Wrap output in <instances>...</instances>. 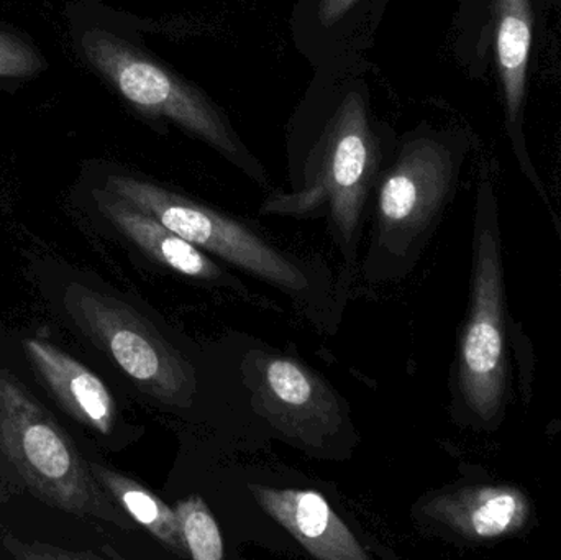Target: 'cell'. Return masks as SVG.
I'll return each instance as SVG.
<instances>
[{"mask_svg": "<svg viewBox=\"0 0 561 560\" xmlns=\"http://www.w3.org/2000/svg\"><path fill=\"white\" fill-rule=\"evenodd\" d=\"M0 449L46 505L125 532L135 528L134 519L99 485L88 457L65 427L5 370H0Z\"/></svg>", "mask_w": 561, "mask_h": 560, "instance_id": "6da1fadb", "label": "cell"}, {"mask_svg": "<svg viewBox=\"0 0 561 560\" xmlns=\"http://www.w3.org/2000/svg\"><path fill=\"white\" fill-rule=\"evenodd\" d=\"M381 145L365 98L350 92L310 157L306 181L294 193L276 194L263 214L307 217L323 214L348 262L355 260L363 210L379 173Z\"/></svg>", "mask_w": 561, "mask_h": 560, "instance_id": "7a4b0ae2", "label": "cell"}, {"mask_svg": "<svg viewBox=\"0 0 561 560\" xmlns=\"http://www.w3.org/2000/svg\"><path fill=\"white\" fill-rule=\"evenodd\" d=\"M59 309L69 328L105 355L138 390L167 407H187L196 375L183 355L125 299L92 283H62Z\"/></svg>", "mask_w": 561, "mask_h": 560, "instance_id": "3957f363", "label": "cell"}, {"mask_svg": "<svg viewBox=\"0 0 561 560\" xmlns=\"http://www.w3.org/2000/svg\"><path fill=\"white\" fill-rule=\"evenodd\" d=\"M105 190L150 214L203 252L213 253L284 292L309 288V278L300 266L239 220L160 184L127 174L108 176Z\"/></svg>", "mask_w": 561, "mask_h": 560, "instance_id": "277c9868", "label": "cell"}, {"mask_svg": "<svg viewBox=\"0 0 561 560\" xmlns=\"http://www.w3.org/2000/svg\"><path fill=\"white\" fill-rule=\"evenodd\" d=\"M84 48L91 61L135 107L174 122L220 153L245 164L232 128L193 85L108 33H88Z\"/></svg>", "mask_w": 561, "mask_h": 560, "instance_id": "5b68a950", "label": "cell"}, {"mask_svg": "<svg viewBox=\"0 0 561 560\" xmlns=\"http://www.w3.org/2000/svg\"><path fill=\"white\" fill-rule=\"evenodd\" d=\"M455 150L437 134L409 138L379 181L376 247L402 256L424 232L455 173Z\"/></svg>", "mask_w": 561, "mask_h": 560, "instance_id": "8992f818", "label": "cell"}, {"mask_svg": "<svg viewBox=\"0 0 561 560\" xmlns=\"http://www.w3.org/2000/svg\"><path fill=\"white\" fill-rule=\"evenodd\" d=\"M245 381L256 411L297 446L320 449L343 430L342 401L299 361L252 354L245 362Z\"/></svg>", "mask_w": 561, "mask_h": 560, "instance_id": "52a82bcc", "label": "cell"}, {"mask_svg": "<svg viewBox=\"0 0 561 560\" xmlns=\"http://www.w3.org/2000/svg\"><path fill=\"white\" fill-rule=\"evenodd\" d=\"M23 352L36 380L76 423L104 439L118 430V410L107 385L78 358L42 338H26Z\"/></svg>", "mask_w": 561, "mask_h": 560, "instance_id": "ba28073f", "label": "cell"}, {"mask_svg": "<svg viewBox=\"0 0 561 560\" xmlns=\"http://www.w3.org/2000/svg\"><path fill=\"white\" fill-rule=\"evenodd\" d=\"M461 381L470 403L486 413L500 391L503 338L500 331V270L483 236L478 260L474 302L461 348Z\"/></svg>", "mask_w": 561, "mask_h": 560, "instance_id": "9c48e42d", "label": "cell"}, {"mask_svg": "<svg viewBox=\"0 0 561 560\" xmlns=\"http://www.w3.org/2000/svg\"><path fill=\"white\" fill-rule=\"evenodd\" d=\"M263 512L283 526L312 558L368 560L346 523L333 512L322 493L313 490L249 485Z\"/></svg>", "mask_w": 561, "mask_h": 560, "instance_id": "30bf717a", "label": "cell"}, {"mask_svg": "<svg viewBox=\"0 0 561 560\" xmlns=\"http://www.w3.org/2000/svg\"><path fill=\"white\" fill-rule=\"evenodd\" d=\"M496 15L497 72L506 105L507 134L514 153L524 170L533 176L526 140H524V105H526L527 69L534 38V13L530 0H494Z\"/></svg>", "mask_w": 561, "mask_h": 560, "instance_id": "8fae6325", "label": "cell"}, {"mask_svg": "<svg viewBox=\"0 0 561 560\" xmlns=\"http://www.w3.org/2000/svg\"><path fill=\"white\" fill-rule=\"evenodd\" d=\"M94 197L98 209L114 229L158 265L201 282H217L222 276L219 266L203 250L186 242L150 214L105 187L95 191Z\"/></svg>", "mask_w": 561, "mask_h": 560, "instance_id": "7c38bea8", "label": "cell"}, {"mask_svg": "<svg viewBox=\"0 0 561 560\" xmlns=\"http://www.w3.org/2000/svg\"><path fill=\"white\" fill-rule=\"evenodd\" d=\"M88 460L92 476L98 480L99 485L134 519L135 525L147 529L174 555L187 558L173 508L130 477L111 469L99 460Z\"/></svg>", "mask_w": 561, "mask_h": 560, "instance_id": "4fadbf2b", "label": "cell"}, {"mask_svg": "<svg viewBox=\"0 0 561 560\" xmlns=\"http://www.w3.org/2000/svg\"><path fill=\"white\" fill-rule=\"evenodd\" d=\"M428 512L481 538H493L506 533L519 518L520 503L511 493H494L481 499L473 510L454 500L440 499L431 506Z\"/></svg>", "mask_w": 561, "mask_h": 560, "instance_id": "5bb4252c", "label": "cell"}, {"mask_svg": "<svg viewBox=\"0 0 561 560\" xmlns=\"http://www.w3.org/2000/svg\"><path fill=\"white\" fill-rule=\"evenodd\" d=\"M181 538L187 558L194 560H222L224 539L216 518L201 496L181 500L176 508Z\"/></svg>", "mask_w": 561, "mask_h": 560, "instance_id": "9a60e30c", "label": "cell"}, {"mask_svg": "<svg viewBox=\"0 0 561 560\" xmlns=\"http://www.w3.org/2000/svg\"><path fill=\"white\" fill-rule=\"evenodd\" d=\"M35 53L19 39L0 33V78H20L38 69Z\"/></svg>", "mask_w": 561, "mask_h": 560, "instance_id": "2e32d148", "label": "cell"}, {"mask_svg": "<svg viewBox=\"0 0 561 560\" xmlns=\"http://www.w3.org/2000/svg\"><path fill=\"white\" fill-rule=\"evenodd\" d=\"M363 0H317V15L325 28L339 25L353 10L358 9Z\"/></svg>", "mask_w": 561, "mask_h": 560, "instance_id": "e0dca14e", "label": "cell"}]
</instances>
